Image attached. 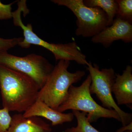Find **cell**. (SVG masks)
I'll use <instances>...</instances> for the list:
<instances>
[{
  "label": "cell",
  "instance_id": "1",
  "mask_svg": "<svg viewBox=\"0 0 132 132\" xmlns=\"http://www.w3.org/2000/svg\"><path fill=\"white\" fill-rule=\"evenodd\" d=\"M0 89L3 108L20 113L36 101L40 88L28 76L0 65Z\"/></svg>",
  "mask_w": 132,
  "mask_h": 132
},
{
  "label": "cell",
  "instance_id": "2",
  "mask_svg": "<svg viewBox=\"0 0 132 132\" xmlns=\"http://www.w3.org/2000/svg\"><path fill=\"white\" fill-rule=\"evenodd\" d=\"M18 8L12 12V18L15 26L19 27L23 30L24 38L19 46L24 48H28L31 45L40 46L52 52L56 61L61 60L74 61L78 64L87 65L88 62L86 56L82 53L75 42L67 43H56L48 42L41 39L33 31L31 24L25 25L21 19V13L26 16L29 13L26 0L19 1Z\"/></svg>",
  "mask_w": 132,
  "mask_h": 132
},
{
  "label": "cell",
  "instance_id": "3",
  "mask_svg": "<svg viewBox=\"0 0 132 132\" xmlns=\"http://www.w3.org/2000/svg\"><path fill=\"white\" fill-rule=\"evenodd\" d=\"M70 63L68 61H59L38 94L37 99L57 111L67 98L71 86L81 80L86 74L84 71L69 72L68 69Z\"/></svg>",
  "mask_w": 132,
  "mask_h": 132
},
{
  "label": "cell",
  "instance_id": "4",
  "mask_svg": "<svg viewBox=\"0 0 132 132\" xmlns=\"http://www.w3.org/2000/svg\"><path fill=\"white\" fill-rule=\"evenodd\" d=\"M91 82L89 75L79 86H71L67 98L57 111L63 113L71 109L85 112L87 114L90 123L95 122L100 118H113L120 122V117L116 111L104 108L95 101L89 89Z\"/></svg>",
  "mask_w": 132,
  "mask_h": 132
},
{
  "label": "cell",
  "instance_id": "5",
  "mask_svg": "<svg viewBox=\"0 0 132 132\" xmlns=\"http://www.w3.org/2000/svg\"><path fill=\"white\" fill-rule=\"evenodd\" d=\"M87 69L89 71L92 82L90 86L91 94H95L104 108L116 111L120 117L123 126L132 120V114L124 112L116 104L112 95V87L116 73L112 68L100 69L97 64L88 62Z\"/></svg>",
  "mask_w": 132,
  "mask_h": 132
},
{
  "label": "cell",
  "instance_id": "6",
  "mask_svg": "<svg viewBox=\"0 0 132 132\" xmlns=\"http://www.w3.org/2000/svg\"><path fill=\"white\" fill-rule=\"evenodd\" d=\"M59 6L70 10L77 18L75 34L84 38H90L100 32L108 27V19L105 12L98 7L86 6L83 0H52Z\"/></svg>",
  "mask_w": 132,
  "mask_h": 132
},
{
  "label": "cell",
  "instance_id": "7",
  "mask_svg": "<svg viewBox=\"0 0 132 132\" xmlns=\"http://www.w3.org/2000/svg\"><path fill=\"white\" fill-rule=\"evenodd\" d=\"M0 65L28 76L37 83L40 89L54 67L41 55L31 54L20 57L7 52L0 53Z\"/></svg>",
  "mask_w": 132,
  "mask_h": 132
},
{
  "label": "cell",
  "instance_id": "8",
  "mask_svg": "<svg viewBox=\"0 0 132 132\" xmlns=\"http://www.w3.org/2000/svg\"><path fill=\"white\" fill-rule=\"evenodd\" d=\"M121 40L125 43L132 42V25L128 22L115 17L112 24L108 26L97 35L92 37L91 41L109 47L113 43Z\"/></svg>",
  "mask_w": 132,
  "mask_h": 132
},
{
  "label": "cell",
  "instance_id": "9",
  "mask_svg": "<svg viewBox=\"0 0 132 132\" xmlns=\"http://www.w3.org/2000/svg\"><path fill=\"white\" fill-rule=\"evenodd\" d=\"M22 114L26 118L43 117L50 121L53 126L71 122L75 117L72 112L68 113L60 112L51 108L39 99H37L35 103Z\"/></svg>",
  "mask_w": 132,
  "mask_h": 132
},
{
  "label": "cell",
  "instance_id": "10",
  "mask_svg": "<svg viewBox=\"0 0 132 132\" xmlns=\"http://www.w3.org/2000/svg\"><path fill=\"white\" fill-rule=\"evenodd\" d=\"M112 93L117 105H126L132 109V67L128 65L121 75L116 73Z\"/></svg>",
  "mask_w": 132,
  "mask_h": 132
},
{
  "label": "cell",
  "instance_id": "11",
  "mask_svg": "<svg viewBox=\"0 0 132 132\" xmlns=\"http://www.w3.org/2000/svg\"><path fill=\"white\" fill-rule=\"evenodd\" d=\"M49 124L39 117L26 118L22 114L12 116V121L6 132H52Z\"/></svg>",
  "mask_w": 132,
  "mask_h": 132
},
{
  "label": "cell",
  "instance_id": "12",
  "mask_svg": "<svg viewBox=\"0 0 132 132\" xmlns=\"http://www.w3.org/2000/svg\"><path fill=\"white\" fill-rule=\"evenodd\" d=\"M83 3L90 7H98L105 13L108 19V26L112 24L118 12V5L115 0H84Z\"/></svg>",
  "mask_w": 132,
  "mask_h": 132
},
{
  "label": "cell",
  "instance_id": "13",
  "mask_svg": "<svg viewBox=\"0 0 132 132\" xmlns=\"http://www.w3.org/2000/svg\"><path fill=\"white\" fill-rule=\"evenodd\" d=\"M72 113L77 119V126L67 128L64 132H100L91 125L88 119L86 113L73 110ZM125 132H132V131Z\"/></svg>",
  "mask_w": 132,
  "mask_h": 132
},
{
  "label": "cell",
  "instance_id": "14",
  "mask_svg": "<svg viewBox=\"0 0 132 132\" xmlns=\"http://www.w3.org/2000/svg\"><path fill=\"white\" fill-rule=\"evenodd\" d=\"M118 5V13L115 17L132 22V0H116Z\"/></svg>",
  "mask_w": 132,
  "mask_h": 132
},
{
  "label": "cell",
  "instance_id": "15",
  "mask_svg": "<svg viewBox=\"0 0 132 132\" xmlns=\"http://www.w3.org/2000/svg\"><path fill=\"white\" fill-rule=\"evenodd\" d=\"M23 40L21 37L9 39L0 38V53L7 52L9 50L18 45Z\"/></svg>",
  "mask_w": 132,
  "mask_h": 132
},
{
  "label": "cell",
  "instance_id": "16",
  "mask_svg": "<svg viewBox=\"0 0 132 132\" xmlns=\"http://www.w3.org/2000/svg\"><path fill=\"white\" fill-rule=\"evenodd\" d=\"M9 111L6 108L0 109V132H6L12 121Z\"/></svg>",
  "mask_w": 132,
  "mask_h": 132
},
{
  "label": "cell",
  "instance_id": "17",
  "mask_svg": "<svg viewBox=\"0 0 132 132\" xmlns=\"http://www.w3.org/2000/svg\"><path fill=\"white\" fill-rule=\"evenodd\" d=\"M15 2L6 5L0 1V20H9L12 18V6Z\"/></svg>",
  "mask_w": 132,
  "mask_h": 132
},
{
  "label": "cell",
  "instance_id": "18",
  "mask_svg": "<svg viewBox=\"0 0 132 132\" xmlns=\"http://www.w3.org/2000/svg\"><path fill=\"white\" fill-rule=\"evenodd\" d=\"M127 131H132V122L126 126H123V127L117 130L116 132H125Z\"/></svg>",
  "mask_w": 132,
  "mask_h": 132
}]
</instances>
